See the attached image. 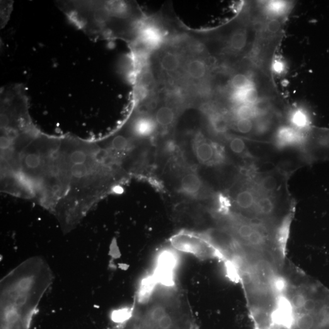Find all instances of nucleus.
Wrapping results in <instances>:
<instances>
[{"label": "nucleus", "instance_id": "f257e3e1", "mask_svg": "<svg viewBox=\"0 0 329 329\" xmlns=\"http://www.w3.org/2000/svg\"><path fill=\"white\" fill-rule=\"evenodd\" d=\"M52 277L42 260L28 261L9 274L1 283L3 329H13L26 310L32 316Z\"/></svg>", "mask_w": 329, "mask_h": 329}, {"label": "nucleus", "instance_id": "f03ea898", "mask_svg": "<svg viewBox=\"0 0 329 329\" xmlns=\"http://www.w3.org/2000/svg\"><path fill=\"white\" fill-rule=\"evenodd\" d=\"M168 280L146 288L134 329H195L187 300Z\"/></svg>", "mask_w": 329, "mask_h": 329}, {"label": "nucleus", "instance_id": "7ed1b4c3", "mask_svg": "<svg viewBox=\"0 0 329 329\" xmlns=\"http://www.w3.org/2000/svg\"><path fill=\"white\" fill-rule=\"evenodd\" d=\"M193 149L200 164L215 166L223 163L225 156L221 147L199 133L193 140Z\"/></svg>", "mask_w": 329, "mask_h": 329}, {"label": "nucleus", "instance_id": "20e7f679", "mask_svg": "<svg viewBox=\"0 0 329 329\" xmlns=\"http://www.w3.org/2000/svg\"><path fill=\"white\" fill-rule=\"evenodd\" d=\"M171 241L173 245L180 250L200 254V255H219L206 237L200 235L182 232L175 235Z\"/></svg>", "mask_w": 329, "mask_h": 329}, {"label": "nucleus", "instance_id": "39448f33", "mask_svg": "<svg viewBox=\"0 0 329 329\" xmlns=\"http://www.w3.org/2000/svg\"><path fill=\"white\" fill-rule=\"evenodd\" d=\"M185 59L180 48L169 46L158 55L159 71L162 76L175 79L183 72Z\"/></svg>", "mask_w": 329, "mask_h": 329}, {"label": "nucleus", "instance_id": "423d86ee", "mask_svg": "<svg viewBox=\"0 0 329 329\" xmlns=\"http://www.w3.org/2000/svg\"><path fill=\"white\" fill-rule=\"evenodd\" d=\"M307 132L300 131L289 123H284L277 128L273 135V142L279 149L291 147L302 148L306 144Z\"/></svg>", "mask_w": 329, "mask_h": 329}, {"label": "nucleus", "instance_id": "0eeeda50", "mask_svg": "<svg viewBox=\"0 0 329 329\" xmlns=\"http://www.w3.org/2000/svg\"><path fill=\"white\" fill-rule=\"evenodd\" d=\"M183 73L185 78L192 83L203 86H206L209 83L211 73L204 57H186Z\"/></svg>", "mask_w": 329, "mask_h": 329}, {"label": "nucleus", "instance_id": "6e6552de", "mask_svg": "<svg viewBox=\"0 0 329 329\" xmlns=\"http://www.w3.org/2000/svg\"><path fill=\"white\" fill-rule=\"evenodd\" d=\"M307 146L316 153L329 155V129L312 127L307 134Z\"/></svg>", "mask_w": 329, "mask_h": 329}, {"label": "nucleus", "instance_id": "1a4fd4ad", "mask_svg": "<svg viewBox=\"0 0 329 329\" xmlns=\"http://www.w3.org/2000/svg\"><path fill=\"white\" fill-rule=\"evenodd\" d=\"M287 123L300 131L307 132L312 128L311 117L304 108L290 109L287 113Z\"/></svg>", "mask_w": 329, "mask_h": 329}, {"label": "nucleus", "instance_id": "9d476101", "mask_svg": "<svg viewBox=\"0 0 329 329\" xmlns=\"http://www.w3.org/2000/svg\"><path fill=\"white\" fill-rule=\"evenodd\" d=\"M203 183L197 173L188 172L181 178L180 184V192L189 197H197L201 191Z\"/></svg>", "mask_w": 329, "mask_h": 329}, {"label": "nucleus", "instance_id": "9b49d317", "mask_svg": "<svg viewBox=\"0 0 329 329\" xmlns=\"http://www.w3.org/2000/svg\"><path fill=\"white\" fill-rule=\"evenodd\" d=\"M157 125L154 117L149 115H143L135 120L132 125L134 134L139 137H147L154 134Z\"/></svg>", "mask_w": 329, "mask_h": 329}, {"label": "nucleus", "instance_id": "f8f14e48", "mask_svg": "<svg viewBox=\"0 0 329 329\" xmlns=\"http://www.w3.org/2000/svg\"><path fill=\"white\" fill-rule=\"evenodd\" d=\"M258 196L253 188H245L239 190L235 198L236 207L242 211L254 210Z\"/></svg>", "mask_w": 329, "mask_h": 329}, {"label": "nucleus", "instance_id": "ddd939ff", "mask_svg": "<svg viewBox=\"0 0 329 329\" xmlns=\"http://www.w3.org/2000/svg\"><path fill=\"white\" fill-rule=\"evenodd\" d=\"M176 112L173 106L171 105L161 106L157 109L154 116L157 127L162 129H168L175 122Z\"/></svg>", "mask_w": 329, "mask_h": 329}, {"label": "nucleus", "instance_id": "4468645a", "mask_svg": "<svg viewBox=\"0 0 329 329\" xmlns=\"http://www.w3.org/2000/svg\"><path fill=\"white\" fill-rule=\"evenodd\" d=\"M295 212V205L293 204L291 205L290 209L288 214L283 219L281 224L280 225L279 229L277 230V240L279 244V248L282 251L284 250L289 239L290 227L292 220Z\"/></svg>", "mask_w": 329, "mask_h": 329}, {"label": "nucleus", "instance_id": "2eb2a0df", "mask_svg": "<svg viewBox=\"0 0 329 329\" xmlns=\"http://www.w3.org/2000/svg\"><path fill=\"white\" fill-rule=\"evenodd\" d=\"M276 204L273 196L262 194L258 197L254 211L259 216L268 217L274 214Z\"/></svg>", "mask_w": 329, "mask_h": 329}, {"label": "nucleus", "instance_id": "dca6fc26", "mask_svg": "<svg viewBox=\"0 0 329 329\" xmlns=\"http://www.w3.org/2000/svg\"><path fill=\"white\" fill-rule=\"evenodd\" d=\"M323 319L320 318L318 314L307 313L296 314L292 329H316Z\"/></svg>", "mask_w": 329, "mask_h": 329}, {"label": "nucleus", "instance_id": "f3484780", "mask_svg": "<svg viewBox=\"0 0 329 329\" xmlns=\"http://www.w3.org/2000/svg\"><path fill=\"white\" fill-rule=\"evenodd\" d=\"M279 180L273 174H267L261 178L257 183L258 190L263 195H272L277 190Z\"/></svg>", "mask_w": 329, "mask_h": 329}, {"label": "nucleus", "instance_id": "a211bd4d", "mask_svg": "<svg viewBox=\"0 0 329 329\" xmlns=\"http://www.w3.org/2000/svg\"><path fill=\"white\" fill-rule=\"evenodd\" d=\"M228 145L230 150L234 154L238 156H245L247 154V145L243 138L241 136L230 137L228 139Z\"/></svg>", "mask_w": 329, "mask_h": 329}, {"label": "nucleus", "instance_id": "6ab92c4d", "mask_svg": "<svg viewBox=\"0 0 329 329\" xmlns=\"http://www.w3.org/2000/svg\"><path fill=\"white\" fill-rule=\"evenodd\" d=\"M299 305L303 311L302 313L318 314V305L315 300L312 298H302Z\"/></svg>", "mask_w": 329, "mask_h": 329}, {"label": "nucleus", "instance_id": "aec40b11", "mask_svg": "<svg viewBox=\"0 0 329 329\" xmlns=\"http://www.w3.org/2000/svg\"><path fill=\"white\" fill-rule=\"evenodd\" d=\"M129 141L123 135H117L112 140L111 147L118 152L125 151L129 147Z\"/></svg>", "mask_w": 329, "mask_h": 329}, {"label": "nucleus", "instance_id": "412c9836", "mask_svg": "<svg viewBox=\"0 0 329 329\" xmlns=\"http://www.w3.org/2000/svg\"><path fill=\"white\" fill-rule=\"evenodd\" d=\"M219 211L224 215L228 214L232 206L231 200L223 194H219L217 198Z\"/></svg>", "mask_w": 329, "mask_h": 329}, {"label": "nucleus", "instance_id": "4be33fe9", "mask_svg": "<svg viewBox=\"0 0 329 329\" xmlns=\"http://www.w3.org/2000/svg\"><path fill=\"white\" fill-rule=\"evenodd\" d=\"M132 312L128 310H122L113 313L112 319L116 323H124L129 320L132 317Z\"/></svg>", "mask_w": 329, "mask_h": 329}, {"label": "nucleus", "instance_id": "5701e85b", "mask_svg": "<svg viewBox=\"0 0 329 329\" xmlns=\"http://www.w3.org/2000/svg\"><path fill=\"white\" fill-rule=\"evenodd\" d=\"M284 62L282 60L274 59L273 65V71L274 73H282L284 70Z\"/></svg>", "mask_w": 329, "mask_h": 329}]
</instances>
